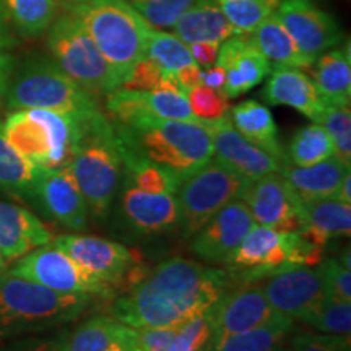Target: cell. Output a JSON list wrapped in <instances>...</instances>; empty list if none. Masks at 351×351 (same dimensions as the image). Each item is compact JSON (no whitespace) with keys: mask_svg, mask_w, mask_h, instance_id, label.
<instances>
[{"mask_svg":"<svg viewBox=\"0 0 351 351\" xmlns=\"http://www.w3.org/2000/svg\"><path fill=\"white\" fill-rule=\"evenodd\" d=\"M230 275L225 270L173 257L153 269L134 263L114 300L111 317L132 328L182 327L205 314L225 295Z\"/></svg>","mask_w":351,"mask_h":351,"instance_id":"1","label":"cell"},{"mask_svg":"<svg viewBox=\"0 0 351 351\" xmlns=\"http://www.w3.org/2000/svg\"><path fill=\"white\" fill-rule=\"evenodd\" d=\"M112 125L122 145L145 160L169 169L181 181L213 158L212 137L202 122L147 116L129 125L116 122Z\"/></svg>","mask_w":351,"mask_h":351,"instance_id":"2","label":"cell"},{"mask_svg":"<svg viewBox=\"0 0 351 351\" xmlns=\"http://www.w3.org/2000/svg\"><path fill=\"white\" fill-rule=\"evenodd\" d=\"M75 181L95 218L106 217L122 182V165L111 119L95 111L80 117V140L65 168Z\"/></svg>","mask_w":351,"mask_h":351,"instance_id":"3","label":"cell"},{"mask_svg":"<svg viewBox=\"0 0 351 351\" xmlns=\"http://www.w3.org/2000/svg\"><path fill=\"white\" fill-rule=\"evenodd\" d=\"M91 296L57 293L8 270L0 271V340L72 322Z\"/></svg>","mask_w":351,"mask_h":351,"instance_id":"4","label":"cell"},{"mask_svg":"<svg viewBox=\"0 0 351 351\" xmlns=\"http://www.w3.org/2000/svg\"><path fill=\"white\" fill-rule=\"evenodd\" d=\"M73 15L124 82L132 65L145 57L150 25L129 0H83Z\"/></svg>","mask_w":351,"mask_h":351,"instance_id":"5","label":"cell"},{"mask_svg":"<svg viewBox=\"0 0 351 351\" xmlns=\"http://www.w3.org/2000/svg\"><path fill=\"white\" fill-rule=\"evenodd\" d=\"M47 43L57 67L93 98L121 88L122 77L101 54L73 12L52 25Z\"/></svg>","mask_w":351,"mask_h":351,"instance_id":"6","label":"cell"},{"mask_svg":"<svg viewBox=\"0 0 351 351\" xmlns=\"http://www.w3.org/2000/svg\"><path fill=\"white\" fill-rule=\"evenodd\" d=\"M5 104L13 111L49 109L77 117L99 109L96 98L88 95L56 64L46 60L28 64L10 80Z\"/></svg>","mask_w":351,"mask_h":351,"instance_id":"7","label":"cell"},{"mask_svg":"<svg viewBox=\"0 0 351 351\" xmlns=\"http://www.w3.org/2000/svg\"><path fill=\"white\" fill-rule=\"evenodd\" d=\"M247 184L218 161H208L184 179L176 197L184 236L192 238L225 205L241 199Z\"/></svg>","mask_w":351,"mask_h":351,"instance_id":"8","label":"cell"},{"mask_svg":"<svg viewBox=\"0 0 351 351\" xmlns=\"http://www.w3.org/2000/svg\"><path fill=\"white\" fill-rule=\"evenodd\" d=\"M52 244L67 254L88 280L106 288L112 296L122 288L127 274L134 267V254L130 249L109 239L64 234Z\"/></svg>","mask_w":351,"mask_h":351,"instance_id":"9","label":"cell"},{"mask_svg":"<svg viewBox=\"0 0 351 351\" xmlns=\"http://www.w3.org/2000/svg\"><path fill=\"white\" fill-rule=\"evenodd\" d=\"M8 271L57 293L112 298L106 288L88 280L67 254L49 243L16 258V263Z\"/></svg>","mask_w":351,"mask_h":351,"instance_id":"10","label":"cell"},{"mask_svg":"<svg viewBox=\"0 0 351 351\" xmlns=\"http://www.w3.org/2000/svg\"><path fill=\"white\" fill-rule=\"evenodd\" d=\"M291 239L293 231L282 232L267 226H254L226 263L230 267L228 275L243 283H254L291 269Z\"/></svg>","mask_w":351,"mask_h":351,"instance_id":"11","label":"cell"},{"mask_svg":"<svg viewBox=\"0 0 351 351\" xmlns=\"http://www.w3.org/2000/svg\"><path fill=\"white\" fill-rule=\"evenodd\" d=\"M241 200L261 226L282 232L301 228V200L280 173L262 176L249 182Z\"/></svg>","mask_w":351,"mask_h":351,"instance_id":"12","label":"cell"},{"mask_svg":"<svg viewBox=\"0 0 351 351\" xmlns=\"http://www.w3.org/2000/svg\"><path fill=\"white\" fill-rule=\"evenodd\" d=\"M262 291L276 314L304 320L326 300L319 267H291L265 276Z\"/></svg>","mask_w":351,"mask_h":351,"instance_id":"13","label":"cell"},{"mask_svg":"<svg viewBox=\"0 0 351 351\" xmlns=\"http://www.w3.org/2000/svg\"><path fill=\"white\" fill-rule=\"evenodd\" d=\"M274 15L307 59H315L340 43V26L311 0H282Z\"/></svg>","mask_w":351,"mask_h":351,"instance_id":"14","label":"cell"},{"mask_svg":"<svg viewBox=\"0 0 351 351\" xmlns=\"http://www.w3.org/2000/svg\"><path fill=\"white\" fill-rule=\"evenodd\" d=\"M234 291H225L219 300L208 309L210 324H212V339L218 341L225 337L236 335L251 330V328L265 326L280 314H276L257 285L245 283Z\"/></svg>","mask_w":351,"mask_h":351,"instance_id":"15","label":"cell"},{"mask_svg":"<svg viewBox=\"0 0 351 351\" xmlns=\"http://www.w3.org/2000/svg\"><path fill=\"white\" fill-rule=\"evenodd\" d=\"M202 124L207 127L212 137L215 161L238 174L244 181L252 182L262 176L282 173L285 165L256 145L247 142L234 129L231 119L223 117L219 121L202 122Z\"/></svg>","mask_w":351,"mask_h":351,"instance_id":"16","label":"cell"},{"mask_svg":"<svg viewBox=\"0 0 351 351\" xmlns=\"http://www.w3.org/2000/svg\"><path fill=\"white\" fill-rule=\"evenodd\" d=\"M254 226L247 205L239 199L232 200L192 236V251L207 262L228 263Z\"/></svg>","mask_w":351,"mask_h":351,"instance_id":"17","label":"cell"},{"mask_svg":"<svg viewBox=\"0 0 351 351\" xmlns=\"http://www.w3.org/2000/svg\"><path fill=\"white\" fill-rule=\"evenodd\" d=\"M217 64L225 69L226 82L223 93L230 99L251 91L263 82L271 69V64L247 34H232L223 41Z\"/></svg>","mask_w":351,"mask_h":351,"instance_id":"18","label":"cell"},{"mask_svg":"<svg viewBox=\"0 0 351 351\" xmlns=\"http://www.w3.org/2000/svg\"><path fill=\"white\" fill-rule=\"evenodd\" d=\"M34 199L57 223L82 231L88 223V207L82 192L67 169H43Z\"/></svg>","mask_w":351,"mask_h":351,"instance_id":"19","label":"cell"},{"mask_svg":"<svg viewBox=\"0 0 351 351\" xmlns=\"http://www.w3.org/2000/svg\"><path fill=\"white\" fill-rule=\"evenodd\" d=\"M122 213L135 230L145 234L169 232L181 223L178 199L173 194H150L134 186L124 189Z\"/></svg>","mask_w":351,"mask_h":351,"instance_id":"20","label":"cell"},{"mask_svg":"<svg viewBox=\"0 0 351 351\" xmlns=\"http://www.w3.org/2000/svg\"><path fill=\"white\" fill-rule=\"evenodd\" d=\"M262 98L271 106L296 109L314 122L326 108L313 80L295 67H276L262 90Z\"/></svg>","mask_w":351,"mask_h":351,"instance_id":"21","label":"cell"},{"mask_svg":"<svg viewBox=\"0 0 351 351\" xmlns=\"http://www.w3.org/2000/svg\"><path fill=\"white\" fill-rule=\"evenodd\" d=\"M51 239V231L32 212L0 202V254L7 262L23 257Z\"/></svg>","mask_w":351,"mask_h":351,"instance_id":"22","label":"cell"},{"mask_svg":"<svg viewBox=\"0 0 351 351\" xmlns=\"http://www.w3.org/2000/svg\"><path fill=\"white\" fill-rule=\"evenodd\" d=\"M348 171L350 166L332 156L317 165L304 166V168L287 163L280 174L287 179L301 202H313L335 199L340 184Z\"/></svg>","mask_w":351,"mask_h":351,"instance_id":"23","label":"cell"},{"mask_svg":"<svg viewBox=\"0 0 351 351\" xmlns=\"http://www.w3.org/2000/svg\"><path fill=\"white\" fill-rule=\"evenodd\" d=\"M314 244L326 245L330 239L348 238L351 207L337 199L301 202V228L298 230Z\"/></svg>","mask_w":351,"mask_h":351,"instance_id":"24","label":"cell"},{"mask_svg":"<svg viewBox=\"0 0 351 351\" xmlns=\"http://www.w3.org/2000/svg\"><path fill=\"white\" fill-rule=\"evenodd\" d=\"M231 122L247 142L267 152L280 163H288L287 152L278 140V127L269 108L254 99L243 101L232 108Z\"/></svg>","mask_w":351,"mask_h":351,"instance_id":"25","label":"cell"},{"mask_svg":"<svg viewBox=\"0 0 351 351\" xmlns=\"http://www.w3.org/2000/svg\"><path fill=\"white\" fill-rule=\"evenodd\" d=\"M174 33L186 44L219 43L236 34L218 5V0H197L174 23Z\"/></svg>","mask_w":351,"mask_h":351,"instance_id":"26","label":"cell"},{"mask_svg":"<svg viewBox=\"0 0 351 351\" xmlns=\"http://www.w3.org/2000/svg\"><path fill=\"white\" fill-rule=\"evenodd\" d=\"M7 142L39 168H47L51 155V142L46 127L34 119L26 109L12 112L2 125Z\"/></svg>","mask_w":351,"mask_h":351,"instance_id":"27","label":"cell"},{"mask_svg":"<svg viewBox=\"0 0 351 351\" xmlns=\"http://www.w3.org/2000/svg\"><path fill=\"white\" fill-rule=\"evenodd\" d=\"M252 41L257 49L276 67L309 69L314 62L302 54L285 26L275 15H270L252 32Z\"/></svg>","mask_w":351,"mask_h":351,"instance_id":"28","label":"cell"},{"mask_svg":"<svg viewBox=\"0 0 351 351\" xmlns=\"http://www.w3.org/2000/svg\"><path fill=\"white\" fill-rule=\"evenodd\" d=\"M314 70L315 88L326 104L348 106L351 98L350 47L343 51H326L317 59Z\"/></svg>","mask_w":351,"mask_h":351,"instance_id":"29","label":"cell"},{"mask_svg":"<svg viewBox=\"0 0 351 351\" xmlns=\"http://www.w3.org/2000/svg\"><path fill=\"white\" fill-rule=\"evenodd\" d=\"M43 169L21 156L7 142L0 124V191L25 199H34Z\"/></svg>","mask_w":351,"mask_h":351,"instance_id":"30","label":"cell"},{"mask_svg":"<svg viewBox=\"0 0 351 351\" xmlns=\"http://www.w3.org/2000/svg\"><path fill=\"white\" fill-rule=\"evenodd\" d=\"M117 142V150H119L122 165L127 174V179L132 182V186L140 189L143 192H150V194H176L179 186H181V179L169 169L158 166L152 161L145 160L143 156L137 155L122 145L119 140Z\"/></svg>","mask_w":351,"mask_h":351,"instance_id":"31","label":"cell"},{"mask_svg":"<svg viewBox=\"0 0 351 351\" xmlns=\"http://www.w3.org/2000/svg\"><path fill=\"white\" fill-rule=\"evenodd\" d=\"M293 327V320L276 317L265 326L225 337L218 341H210L213 351H276Z\"/></svg>","mask_w":351,"mask_h":351,"instance_id":"32","label":"cell"},{"mask_svg":"<svg viewBox=\"0 0 351 351\" xmlns=\"http://www.w3.org/2000/svg\"><path fill=\"white\" fill-rule=\"evenodd\" d=\"M333 156V143L327 130L320 124H311L300 129L291 138L287 160L293 166H313Z\"/></svg>","mask_w":351,"mask_h":351,"instance_id":"33","label":"cell"},{"mask_svg":"<svg viewBox=\"0 0 351 351\" xmlns=\"http://www.w3.org/2000/svg\"><path fill=\"white\" fill-rule=\"evenodd\" d=\"M145 56L150 57L165 75H174L179 69L195 64L192 59L189 44L179 39L176 34H169L152 28L147 33Z\"/></svg>","mask_w":351,"mask_h":351,"instance_id":"34","label":"cell"},{"mask_svg":"<svg viewBox=\"0 0 351 351\" xmlns=\"http://www.w3.org/2000/svg\"><path fill=\"white\" fill-rule=\"evenodd\" d=\"M122 324L108 315H96L85 320L67 337V351H108L116 340Z\"/></svg>","mask_w":351,"mask_h":351,"instance_id":"35","label":"cell"},{"mask_svg":"<svg viewBox=\"0 0 351 351\" xmlns=\"http://www.w3.org/2000/svg\"><path fill=\"white\" fill-rule=\"evenodd\" d=\"M7 13L25 36H38L49 28L56 16V0H3Z\"/></svg>","mask_w":351,"mask_h":351,"instance_id":"36","label":"cell"},{"mask_svg":"<svg viewBox=\"0 0 351 351\" xmlns=\"http://www.w3.org/2000/svg\"><path fill=\"white\" fill-rule=\"evenodd\" d=\"M280 0H218V5L236 34H249L274 15Z\"/></svg>","mask_w":351,"mask_h":351,"instance_id":"37","label":"cell"},{"mask_svg":"<svg viewBox=\"0 0 351 351\" xmlns=\"http://www.w3.org/2000/svg\"><path fill=\"white\" fill-rule=\"evenodd\" d=\"M327 130L333 143V156L346 166L351 165V112L348 106L326 104L315 121Z\"/></svg>","mask_w":351,"mask_h":351,"instance_id":"38","label":"cell"},{"mask_svg":"<svg viewBox=\"0 0 351 351\" xmlns=\"http://www.w3.org/2000/svg\"><path fill=\"white\" fill-rule=\"evenodd\" d=\"M302 322L328 335H350L351 302L324 300Z\"/></svg>","mask_w":351,"mask_h":351,"instance_id":"39","label":"cell"},{"mask_svg":"<svg viewBox=\"0 0 351 351\" xmlns=\"http://www.w3.org/2000/svg\"><path fill=\"white\" fill-rule=\"evenodd\" d=\"M197 0H130L132 7L152 28H173L176 21L189 10Z\"/></svg>","mask_w":351,"mask_h":351,"instance_id":"40","label":"cell"},{"mask_svg":"<svg viewBox=\"0 0 351 351\" xmlns=\"http://www.w3.org/2000/svg\"><path fill=\"white\" fill-rule=\"evenodd\" d=\"M192 112L200 122L219 121L230 112V98L219 90L200 85L187 93Z\"/></svg>","mask_w":351,"mask_h":351,"instance_id":"41","label":"cell"},{"mask_svg":"<svg viewBox=\"0 0 351 351\" xmlns=\"http://www.w3.org/2000/svg\"><path fill=\"white\" fill-rule=\"evenodd\" d=\"M320 276H322L324 295L326 300L351 302V271L339 258H328L320 262Z\"/></svg>","mask_w":351,"mask_h":351,"instance_id":"42","label":"cell"},{"mask_svg":"<svg viewBox=\"0 0 351 351\" xmlns=\"http://www.w3.org/2000/svg\"><path fill=\"white\" fill-rule=\"evenodd\" d=\"M210 339H212V324L207 311L179 328L168 351H204L205 346L210 343Z\"/></svg>","mask_w":351,"mask_h":351,"instance_id":"43","label":"cell"},{"mask_svg":"<svg viewBox=\"0 0 351 351\" xmlns=\"http://www.w3.org/2000/svg\"><path fill=\"white\" fill-rule=\"evenodd\" d=\"M165 73L150 57H142L132 65L130 72L127 73L125 80L122 82L121 88L135 91H153L163 80Z\"/></svg>","mask_w":351,"mask_h":351,"instance_id":"44","label":"cell"},{"mask_svg":"<svg viewBox=\"0 0 351 351\" xmlns=\"http://www.w3.org/2000/svg\"><path fill=\"white\" fill-rule=\"evenodd\" d=\"M293 351H351L350 335L300 333L293 339Z\"/></svg>","mask_w":351,"mask_h":351,"instance_id":"45","label":"cell"},{"mask_svg":"<svg viewBox=\"0 0 351 351\" xmlns=\"http://www.w3.org/2000/svg\"><path fill=\"white\" fill-rule=\"evenodd\" d=\"M181 327L135 328V343L140 351H168Z\"/></svg>","mask_w":351,"mask_h":351,"instance_id":"46","label":"cell"},{"mask_svg":"<svg viewBox=\"0 0 351 351\" xmlns=\"http://www.w3.org/2000/svg\"><path fill=\"white\" fill-rule=\"evenodd\" d=\"M189 49H191L192 59L199 67H212L217 64L218 52H219V43H194L189 44Z\"/></svg>","mask_w":351,"mask_h":351,"instance_id":"47","label":"cell"},{"mask_svg":"<svg viewBox=\"0 0 351 351\" xmlns=\"http://www.w3.org/2000/svg\"><path fill=\"white\" fill-rule=\"evenodd\" d=\"M202 77H204V70H202V67H199L197 64L186 65V67L179 69L178 72L174 73L176 82H178V85L181 86V90L186 95L191 90H194V88L202 85Z\"/></svg>","mask_w":351,"mask_h":351,"instance_id":"48","label":"cell"},{"mask_svg":"<svg viewBox=\"0 0 351 351\" xmlns=\"http://www.w3.org/2000/svg\"><path fill=\"white\" fill-rule=\"evenodd\" d=\"M13 69H15V59L5 52L0 49V109L3 106V101H5L8 85H10Z\"/></svg>","mask_w":351,"mask_h":351,"instance_id":"49","label":"cell"},{"mask_svg":"<svg viewBox=\"0 0 351 351\" xmlns=\"http://www.w3.org/2000/svg\"><path fill=\"white\" fill-rule=\"evenodd\" d=\"M108 351H140L137 343H135V328L122 324L116 340L112 341Z\"/></svg>","mask_w":351,"mask_h":351,"instance_id":"50","label":"cell"},{"mask_svg":"<svg viewBox=\"0 0 351 351\" xmlns=\"http://www.w3.org/2000/svg\"><path fill=\"white\" fill-rule=\"evenodd\" d=\"M226 82V73L225 69L219 67V65H212L207 70H204V77H202V85L213 88V90L223 91V86H225Z\"/></svg>","mask_w":351,"mask_h":351,"instance_id":"51","label":"cell"},{"mask_svg":"<svg viewBox=\"0 0 351 351\" xmlns=\"http://www.w3.org/2000/svg\"><path fill=\"white\" fill-rule=\"evenodd\" d=\"M67 333H60V335L54 337V339L38 341V343L26 346L21 351H67Z\"/></svg>","mask_w":351,"mask_h":351,"instance_id":"52","label":"cell"},{"mask_svg":"<svg viewBox=\"0 0 351 351\" xmlns=\"http://www.w3.org/2000/svg\"><path fill=\"white\" fill-rule=\"evenodd\" d=\"M10 44H12V39H10V34H8V28H7L5 2H3V0H0V49L10 46Z\"/></svg>","mask_w":351,"mask_h":351,"instance_id":"53","label":"cell"},{"mask_svg":"<svg viewBox=\"0 0 351 351\" xmlns=\"http://www.w3.org/2000/svg\"><path fill=\"white\" fill-rule=\"evenodd\" d=\"M335 199L339 202H343V204H346V205L351 204V173L350 171L345 174V178L340 184Z\"/></svg>","mask_w":351,"mask_h":351,"instance_id":"54","label":"cell"},{"mask_svg":"<svg viewBox=\"0 0 351 351\" xmlns=\"http://www.w3.org/2000/svg\"><path fill=\"white\" fill-rule=\"evenodd\" d=\"M5 269H7V261H5V257H3L2 254H0V271L5 270Z\"/></svg>","mask_w":351,"mask_h":351,"instance_id":"55","label":"cell"},{"mask_svg":"<svg viewBox=\"0 0 351 351\" xmlns=\"http://www.w3.org/2000/svg\"><path fill=\"white\" fill-rule=\"evenodd\" d=\"M69 2H70V3H73V5H77V3H82L83 0H69Z\"/></svg>","mask_w":351,"mask_h":351,"instance_id":"56","label":"cell"},{"mask_svg":"<svg viewBox=\"0 0 351 351\" xmlns=\"http://www.w3.org/2000/svg\"><path fill=\"white\" fill-rule=\"evenodd\" d=\"M204 351H213V350H212V343H208L207 346H205Z\"/></svg>","mask_w":351,"mask_h":351,"instance_id":"57","label":"cell"},{"mask_svg":"<svg viewBox=\"0 0 351 351\" xmlns=\"http://www.w3.org/2000/svg\"><path fill=\"white\" fill-rule=\"evenodd\" d=\"M276 351H293V350H280V348H278Z\"/></svg>","mask_w":351,"mask_h":351,"instance_id":"58","label":"cell"}]
</instances>
